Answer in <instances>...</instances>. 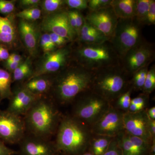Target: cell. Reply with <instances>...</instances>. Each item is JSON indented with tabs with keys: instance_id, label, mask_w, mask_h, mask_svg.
<instances>
[{
	"instance_id": "44dd1931",
	"label": "cell",
	"mask_w": 155,
	"mask_h": 155,
	"mask_svg": "<svg viewBox=\"0 0 155 155\" xmlns=\"http://www.w3.org/2000/svg\"><path fill=\"white\" fill-rule=\"evenodd\" d=\"M52 84L49 79L39 76L28 79L22 87L35 96L41 97V95L47 92Z\"/></svg>"
},
{
	"instance_id": "484cf974",
	"label": "cell",
	"mask_w": 155,
	"mask_h": 155,
	"mask_svg": "<svg viewBox=\"0 0 155 155\" xmlns=\"http://www.w3.org/2000/svg\"><path fill=\"white\" fill-rule=\"evenodd\" d=\"M150 66V65H148L143 67L132 75L130 79V84L133 91H142Z\"/></svg>"
},
{
	"instance_id": "7c38bea8",
	"label": "cell",
	"mask_w": 155,
	"mask_h": 155,
	"mask_svg": "<svg viewBox=\"0 0 155 155\" xmlns=\"http://www.w3.org/2000/svg\"><path fill=\"white\" fill-rule=\"evenodd\" d=\"M71 54V50L67 47L46 53L38 68L29 79L63 70L68 65Z\"/></svg>"
},
{
	"instance_id": "2e32d148",
	"label": "cell",
	"mask_w": 155,
	"mask_h": 155,
	"mask_svg": "<svg viewBox=\"0 0 155 155\" xmlns=\"http://www.w3.org/2000/svg\"><path fill=\"white\" fill-rule=\"evenodd\" d=\"M123 155H149L151 144L125 130L116 137Z\"/></svg>"
},
{
	"instance_id": "e575fe53",
	"label": "cell",
	"mask_w": 155,
	"mask_h": 155,
	"mask_svg": "<svg viewBox=\"0 0 155 155\" xmlns=\"http://www.w3.org/2000/svg\"><path fill=\"white\" fill-rule=\"evenodd\" d=\"M149 99V95L141 93L138 96L131 99L130 103L138 106L142 110L147 109V106Z\"/></svg>"
},
{
	"instance_id": "f1b7e54d",
	"label": "cell",
	"mask_w": 155,
	"mask_h": 155,
	"mask_svg": "<svg viewBox=\"0 0 155 155\" xmlns=\"http://www.w3.org/2000/svg\"><path fill=\"white\" fill-rule=\"evenodd\" d=\"M155 89V65L152 66L148 69L142 93L149 95L151 94Z\"/></svg>"
},
{
	"instance_id": "4316f807",
	"label": "cell",
	"mask_w": 155,
	"mask_h": 155,
	"mask_svg": "<svg viewBox=\"0 0 155 155\" xmlns=\"http://www.w3.org/2000/svg\"><path fill=\"white\" fill-rule=\"evenodd\" d=\"M151 0H136L135 19L142 26L146 25L147 16Z\"/></svg>"
},
{
	"instance_id": "60d3db41",
	"label": "cell",
	"mask_w": 155,
	"mask_h": 155,
	"mask_svg": "<svg viewBox=\"0 0 155 155\" xmlns=\"http://www.w3.org/2000/svg\"><path fill=\"white\" fill-rule=\"evenodd\" d=\"M18 154L17 151L8 147L5 143L0 140V155H16Z\"/></svg>"
},
{
	"instance_id": "3957f363",
	"label": "cell",
	"mask_w": 155,
	"mask_h": 155,
	"mask_svg": "<svg viewBox=\"0 0 155 155\" xmlns=\"http://www.w3.org/2000/svg\"><path fill=\"white\" fill-rule=\"evenodd\" d=\"M64 69L55 80L54 88L58 102L67 105L72 104L81 94L90 89L94 72L78 64Z\"/></svg>"
},
{
	"instance_id": "d6a6232c",
	"label": "cell",
	"mask_w": 155,
	"mask_h": 155,
	"mask_svg": "<svg viewBox=\"0 0 155 155\" xmlns=\"http://www.w3.org/2000/svg\"><path fill=\"white\" fill-rule=\"evenodd\" d=\"M112 0H88L87 8L89 11H98L110 6Z\"/></svg>"
},
{
	"instance_id": "9c48e42d",
	"label": "cell",
	"mask_w": 155,
	"mask_h": 155,
	"mask_svg": "<svg viewBox=\"0 0 155 155\" xmlns=\"http://www.w3.org/2000/svg\"><path fill=\"white\" fill-rule=\"evenodd\" d=\"M23 117L0 110V140L5 144L19 143L26 133Z\"/></svg>"
},
{
	"instance_id": "ac0fdd59",
	"label": "cell",
	"mask_w": 155,
	"mask_h": 155,
	"mask_svg": "<svg viewBox=\"0 0 155 155\" xmlns=\"http://www.w3.org/2000/svg\"><path fill=\"white\" fill-rule=\"evenodd\" d=\"M20 36L25 47L31 55L37 51L38 43V30L35 25L29 21L21 19L19 24Z\"/></svg>"
},
{
	"instance_id": "f546056e",
	"label": "cell",
	"mask_w": 155,
	"mask_h": 155,
	"mask_svg": "<svg viewBox=\"0 0 155 155\" xmlns=\"http://www.w3.org/2000/svg\"><path fill=\"white\" fill-rule=\"evenodd\" d=\"M41 11L37 7L28 8L17 13L16 16L27 21H35L41 16Z\"/></svg>"
},
{
	"instance_id": "f907efd6",
	"label": "cell",
	"mask_w": 155,
	"mask_h": 155,
	"mask_svg": "<svg viewBox=\"0 0 155 155\" xmlns=\"http://www.w3.org/2000/svg\"><path fill=\"white\" fill-rule=\"evenodd\" d=\"M94 155L93 154L91 153L89 151H86L85 152L81 154V155Z\"/></svg>"
},
{
	"instance_id": "d6986e66",
	"label": "cell",
	"mask_w": 155,
	"mask_h": 155,
	"mask_svg": "<svg viewBox=\"0 0 155 155\" xmlns=\"http://www.w3.org/2000/svg\"><path fill=\"white\" fill-rule=\"evenodd\" d=\"M110 6L118 19L135 18L136 0H112Z\"/></svg>"
},
{
	"instance_id": "7bdbcfd3",
	"label": "cell",
	"mask_w": 155,
	"mask_h": 155,
	"mask_svg": "<svg viewBox=\"0 0 155 155\" xmlns=\"http://www.w3.org/2000/svg\"><path fill=\"white\" fill-rule=\"evenodd\" d=\"M68 14L70 25L72 29L75 31V32L77 34V25H76V20H75V16H74L73 10L68 11Z\"/></svg>"
},
{
	"instance_id": "74e56055",
	"label": "cell",
	"mask_w": 155,
	"mask_h": 155,
	"mask_svg": "<svg viewBox=\"0 0 155 155\" xmlns=\"http://www.w3.org/2000/svg\"><path fill=\"white\" fill-rule=\"evenodd\" d=\"M155 1L151 0L148 12L146 25H155Z\"/></svg>"
},
{
	"instance_id": "603a6c76",
	"label": "cell",
	"mask_w": 155,
	"mask_h": 155,
	"mask_svg": "<svg viewBox=\"0 0 155 155\" xmlns=\"http://www.w3.org/2000/svg\"><path fill=\"white\" fill-rule=\"evenodd\" d=\"M12 78L8 71L0 69V97L2 99L11 98L12 95L11 84Z\"/></svg>"
},
{
	"instance_id": "f35d334b",
	"label": "cell",
	"mask_w": 155,
	"mask_h": 155,
	"mask_svg": "<svg viewBox=\"0 0 155 155\" xmlns=\"http://www.w3.org/2000/svg\"><path fill=\"white\" fill-rule=\"evenodd\" d=\"M49 34L52 41L57 47H60V48L63 47L67 44V43L70 42L67 39L62 37L56 34L50 33Z\"/></svg>"
},
{
	"instance_id": "8d00e7d4",
	"label": "cell",
	"mask_w": 155,
	"mask_h": 155,
	"mask_svg": "<svg viewBox=\"0 0 155 155\" xmlns=\"http://www.w3.org/2000/svg\"><path fill=\"white\" fill-rule=\"evenodd\" d=\"M15 8L13 1L0 0V13L3 14H9L13 12Z\"/></svg>"
},
{
	"instance_id": "5b68a950",
	"label": "cell",
	"mask_w": 155,
	"mask_h": 155,
	"mask_svg": "<svg viewBox=\"0 0 155 155\" xmlns=\"http://www.w3.org/2000/svg\"><path fill=\"white\" fill-rule=\"evenodd\" d=\"M78 43L75 52L77 64L87 70L95 72L121 64V58L110 40L97 44Z\"/></svg>"
},
{
	"instance_id": "30bf717a",
	"label": "cell",
	"mask_w": 155,
	"mask_h": 155,
	"mask_svg": "<svg viewBox=\"0 0 155 155\" xmlns=\"http://www.w3.org/2000/svg\"><path fill=\"white\" fill-rule=\"evenodd\" d=\"M124 113L114 107H110L105 114L91 127L92 133L115 137L125 130L123 122Z\"/></svg>"
},
{
	"instance_id": "4dcf8cb0",
	"label": "cell",
	"mask_w": 155,
	"mask_h": 155,
	"mask_svg": "<svg viewBox=\"0 0 155 155\" xmlns=\"http://www.w3.org/2000/svg\"><path fill=\"white\" fill-rule=\"evenodd\" d=\"M42 3L44 11L50 13V14L62 11L61 9L65 5L63 0H45Z\"/></svg>"
},
{
	"instance_id": "7402d4cb",
	"label": "cell",
	"mask_w": 155,
	"mask_h": 155,
	"mask_svg": "<svg viewBox=\"0 0 155 155\" xmlns=\"http://www.w3.org/2000/svg\"><path fill=\"white\" fill-rule=\"evenodd\" d=\"M114 138L107 136L93 134L89 146V151L94 155H103Z\"/></svg>"
},
{
	"instance_id": "ba28073f",
	"label": "cell",
	"mask_w": 155,
	"mask_h": 155,
	"mask_svg": "<svg viewBox=\"0 0 155 155\" xmlns=\"http://www.w3.org/2000/svg\"><path fill=\"white\" fill-rule=\"evenodd\" d=\"M155 47L143 37L121 59V65L131 78L137 71L154 61Z\"/></svg>"
},
{
	"instance_id": "4fadbf2b",
	"label": "cell",
	"mask_w": 155,
	"mask_h": 155,
	"mask_svg": "<svg viewBox=\"0 0 155 155\" xmlns=\"http://www.w3.org/2000/svg\"><path fill=\"white\" fill-rule=\"evenodd\" d=\"M41 27L45 31L56 34L70 42L77 39V33L69 23L68 11L62 10L50 14L44 19Z\"/></svg>"
},
{
	"instance_id": "681fc988",
	"label": "cell",
	"mask_w": 155,
	"mask_h": 155,
	"mask_svg": "<svg viewBox=\"0 0 155 155\" xmlns=\"http://www.w3.org/2000/svg\"><path fill=\"white\" fill-rule=\"evenodd\" d=\"M147 113L149 118L152 120H155V107H153L146 109Z\"/></svg>"
},
{
	"instance_id": "f5cc1de1",
	"label": "cell",
	"mask_w": 155,
	"mask_h": 155,
	"mask_svg": "<svg viewBox=\"0 0 155 155\" xmlns=\"http://www.w3.org/2000/svg\"><path fill=\"white\" fill-rule=\"evenodd\" d=\"M59 155V154H57V155Z\"/></svg>"
},
{
	"instance_id": "c3c4849f",
	"label": "cell",
	"mask_w": 155,
	"mask_h": 155,
	"mask_svg": "<svg viewBox=\"0 0 155 155\" xmlns=\"http://www.w3.org/2000/svg\"><path fill=\"white\" fill-rule=\"evenodd\" d=\"M142 109L140 107L134 104H131L129 106V109H128L127 112L129 113H134L137 112H139V111L142 110Z\"/></svg>"
},
{
	"instance_id": "52a82bcc",
	"label": "cell",
	"mask_w": 155,
	"mask_h": 155,
	"mask_svg": "<svg viewBox=\"0 0 155 155\" xmlns=\"http://www.w3.org/2000/svg\"><path fill=\"white\" fill-rule=\"evenodd\" d=\"M142 27L134 18L118 19L110 41L121 59L142 38Z\"/></svg>"
},
{
	"instance_id": "d590c367",
	"label": "cell",
	"mask_w": 155,
	"mask_h": 155,
	"mask_svg": "<svg viewBox=\"0 0 155 155\" xmlns=\"http://www.w3.org/2000/svg\"><path fill=\"white\" fill-rule=\"evenodd\" d=\"M103 155H123L116 137L113 139L107 150Z\"/></svg>"
},
{
	"instance_id": "ee69618b",
	"label": "cell",
	"mask_w": 155,
	"mask_h": 155,
	"mask_svg": "<svg viewBox=\"0 0 155 155\" xmlns=\"http://www.w3.org/2000/svg\"><path fill=\"white\" fill-rule=\"evenodd\" d=\"M9 56L10 54L8 50L5 48L0 46V61H7Z\"/></svg>"
},
{
	"instance_id": "8992f818",
	"label": "cell",
	"mask_w": 155,
	"mask_h": 155,
	"mask_svg": "<svg viewBox=\"0 0 155 155\" xmlns=\"http://www.w3.org/2000/svg\"><path fill=\"white\" fill-rule=\"evenodd\" d=\"M72 104L70 115L90 127L106 114L112 105L91 89L81 94Z\"/></svg>"
},
{
	"instance_id": "816d5d0a",
	"label": "cell",
	"mask_w": 155,
	"mask_h": 155,
	"mask_svg": "<svg viewBox=\"0 0 155 155\" xmlns=\"http://www.w3.org/2000/svg\"><path fill=\"white\" fill-rule=\"evenodd\" d=\"M2 98H1V97H0V103H1V101H2Z\"/></svg>"
},
{
	"instance_id": "9a60e30c",
	"label": "cell",
	"mask_w": 155,
	"mask_h": 155,
	"mask_svg": "<svg viewBox=\"0 0 155 155\" xmlns=\"http://www.w3.org/2000/svg\"><path fill=\"white\" fill-rule=\"evenodd\" d=\"M84 18L110 39L114 35L119 19L111 6L98 11H89Z\"/></svg>"
},
{
	"instance_id": "d4e9b609",
	"label": "cell",
	"mask_w": 155,
	"mask_h": 155,
	"mask_svg": "<svg viewBox=\"0 0 155 155\" xmlns=\"http://www.w3.org/2000/svg\"><path fill=\"white\" fill-rule=\"evenodd\" d=\"M33 73L31 68V63L29 58L22 62L13 72V79L14 81H21L26 78L28 79Z\"/></svg>"
},
{
	"instance_id": "6da1fadb",
	"label": "cell",
	"mask_w": 155,
	"mask_h": 155,
	"mask_svg": "<svg viewBox=\"0 0 155 155\" xmlns=\"http://www.w3.org/2000/svg\"><path fill=\"white\" fill-rule=\"evenodd\" d=\"M56 135L58 153L80 155L88 149L93 134L90 126L69 115L62 117Z\"/></svg>"
},
{
	"instance_id": "83f0119b",
	"label": "cell",
	"mask_w": 155,
	"mask_h": 155,
	"mask_svg": "<svg viewBox=\"0 0 155 155\" xmlns=\"http://www.w3.org/2000/svg\"><path fill=\"white\" fill-rule=\"evenodd\" d=\"M133 91V89L130 86L127 91L120 95L111 104L114 106V107L122 111L123 113L127 112L130 104L131 94Z\"/></svg>"
},
{
	"instance_id": "ab89813d",
	"label": "cell",
	"mask_w": 155,
	"mask_h": 155,
	"mask_svg": "<svg viewBox=\"0 0 155 155\" xmlns=\"http://www.w3.org/2000/svg\"><path fill=\"white\" fill-rule=\"evenodd\" d=\"M74 16H75V20H76V25L77 28L78 37L79 35V32L84 21V17L80 12V11L77 10H73Z\"/></svg>"
},
{
	"instance_id": "ffe728a7",
	"label": "cell",
	"mask_w": 155,
	"mask_h": 155,
	"mask_svg": "<svg viewBox=\"0 0 155 155\" xmlns=\"http://www.w3.org/2000/svg\"><path fill=\"white\" fill-rule=\"evenodd\" d=\"M16 38V28L13 19L0 16V42L11 45L15 42Z\"/></svg>"
},
{
	"instance_id": "277c9868",
	"label": "cell",
	"mask_w": 155,
	"mask_h": 155,
	"mask_svg": "<svg viewBox=\"0 0 155 155\" xmlns=\"http://www.w3.org/2000/svg\"><path fill=\"white\" fill-rule=\"evenodd\" d=\"M131 77L121 64L94 72L91 89L111 104L130 87Z\"/></svg>"
},
{
	"instance_id": "f6af8a7d",
	"label": "cell",
	"mask_w": 155,
	"mask_h": 155,
	"mask_svg": "<svg viewBox=\"0 0 155 155\" xmlns=\"http://www.w3.org/2000/svg\"><path fill=\"white\" fill-rule=\"evenodd\" d=\"M22 62H12L6 61V67L9 71L13 72Z\"/></svg>"
},
{
	"instance_id": "b9f144b4",
	"label": "cell",
	"mask_w": 155,
	"mask_h": 155,
	"mask_svg": "<svg viewBox=\"0 0 155 155\" xmlns=\"http://www.w3.org/2000/svg\"><path fill=\"white\" fill-rule=\"evenodd\" d=\"M39 0H22L19 1L20 5L25 8L37 7L36 6L40 3Z\"/></svg>"
},
{
	"instance_id": "7a4b0ae2",
	"label": "cell",
	"mask_w": 155,
	"mask_h": 155,
	"mask_svg": "<svg viewBox=\"0 0 155 155\" xmlns=\"http://www.w3.org/2000/svg\"><path fill=\"white\" fill-rule=\"evenodd\" d=\"M63 116L53 102L39 97L23 117L28 134L50 139L56 134Z\"/></svg>"
},
{
	"instance_id": "bcb514c9",
	"label": "cell",
	"mask_w": 155,
	"mask_h": 155,
	"mask_svg": "<svg viewBox=\"0 0 155 155\" xmlns=\"http://www.w3.org/2000/svg\"><path fill=\"white\" fill-rule=\"evenodd\" d=\"M6 61L12 62H22V57L17 54H11V55H10Z\"/></svg>"
},
{
	"instance_id": "836d02e7",
	"label": "cell",
	"mask_w": 155,
	"mask_h": 155,
	"mask_svg": "<svg viewBox=\"0 0 155 155\" xmlns=\"http://www.w3.org/2000/svg\"><path fill=\"white\" fill-rule=\"evenodd\" d=\"M65 5L70 8L80 11L87 8L88 0H65Z\"/></svg>"
},
{
	"instance_id": "db71d44e",
	"label": "cell",
	"mask_w": 155,
	"mask_h": 155,
	"mask_svg": "<svg viewBox=\"0 0 155 155\" xmlns=\"http://www.w3.org/2000/svg\"></svg>"
},
{
	"instance_id": "7dc6e473",
	"label": "cell",
	"mask_w": 155,
	"mask_h": 155,
	"mask_svg": "<svg viewBox=\"0 0 155 155\" xmlns=\"http://www.w3.org/2000/svg\"><path fill=\"white\" fill-rule=\"evenodd\" d=\"M150 129L153 141H155V120L150 119Z\"/></svg>"
},
{
	"instance_id": "5bb4252c",
	"label": "cell",
	"mask_w": 155,
	"mask_h": 155,
	"mask_svg": "<svg viewBox=\"0 0 155 155\" xmlns=\"http://www.w3.org/2000/svg\"><path fill=\"white\" fill-rule=\"evenodd\" d=\"M20 155H56L58 152L54 143L50 139L28 134L19 143Z\"/></svg>"
},
{
	"instance_id": "1f68e13d",
	"label": "cell",
	"mask_w": 155,
	"mask_h": 155,
	"mask_svg": "<svg viewBox=\"0 0 155 155\" xmlns=\"http://www.w3.org/2000/svg\"><path fill=\"white\" fill-rule=\"evenodd\" d=\"M40 45L42 49L46 54L57 49V47L50 38L49 33L44 34L41 37Z\"/></svg>"
},
{
	"instance_id": "e0dca14e",
	"label": "cell",
	"mask_w": 155,
	"mask_h": 155,
	"mask_svg": "<svg viewBox=\"0 0 155 155\" xmlns=\"http://www.w3.org/2000/svg\"><path fill=\"white\" fill-rule=\"evenodd\" d=\"M39 97L22 87L12 93L7 110L15 115L24 116Z\"/></svg>"
},
{
	"instance_id": "cb8c5ba5",
	"label": "cell",
	"mask_w": 155,
	"mask_h": 155,
	"mask_svg": "<svg viewBox=\"0 0 155 155\" xmlns=\"http://www.w3.org/2000/svg\"><path fill=\"white\" fill-rule=\"evenodd\" d=\"M77 40L78 42L81 43L97 44L110 41V38L93 27L88 34L85 36L78 38Z\"/></svg>"
},
{
	"instance_id": "8fae6325",
	"label": "cell",
	"mask_w": 155,
	"mask_h": 155,
	"mask_svg": "<svg viewBox=\"0 0 155 155\" xmlns=\"http://www.w3.org/2000/svg\"><path fill=\"white\" fill-rule=\"evenodd\" d=\"M150 119L147 114L146 109L137 113L126 112L123 116L125 132L152 144L155 141H153L150 132Z\"/></svg>"
}]
</instances>
